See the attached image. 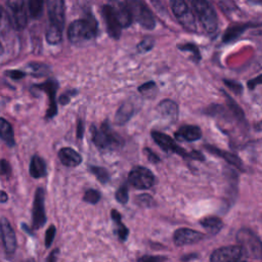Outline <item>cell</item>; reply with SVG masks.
Wrapping results in <instances>:
<instances>
[{
  "label": "cell",
  "mask_w": 262,
  "mask_h": 262,
  "mask_svg": "<svg viewBox=\"0 0 262 262\" xmlns=\"http://www.w3.org/2000/svg\"><path fill=\"white\" fill-rule=\"evenodd\" d=\"M128 181L137 189H148L155 184V175L149 169L136 166L130 171Z\"/></svg>",
  "instance_id": "8"
},
{
  "label": "cell",
  "mask_w": 262,
  "mask_h": 262,
  "mask_svg": "<svg viewBox=\"0 0 262 262\" xmlns=\"http://www.w3.org/2000/svg\"><path fill=\"white\" fill-rule=\"evenodd\" d=\"M102 15L104 17L105 24H106V28H107V32L108 34L115 38L118 39L121 35V30L122 28L120 27V25L118 24L116 17L114 16L108 4H105L102 8Z\"/></svg>",
  "instance_id": "18"
},
{
  "label": "cell",
  "mask_w": 262,
  "mask_h": 262,
  "mask_svg": "<svg viewBox=\"0 0 262 262\" xmlns=\"http://www.w3.org/2000/svg\"><path fill=\"white\" fill-rule=\"evenodd\" d=\"M151 137L154 138L155 142L165 151H169V152H175L178 154L179 156L183 157V158H187V159H192V160H204V157L201 152L196 151V150H192L190 152H187L186 150H184L182 147H180L179 145H177L174 140L168 136L165 133H162L160 131H152L151 132Z\"/></svg>",
  "instance_id": "5"
},
{
  "label": "cell",
  "mask_w": 262,
  "mask_h": 262,
  "mask_svg": "<svg viewBox=\"0 0 262 262\" xmlns=\"http://www.w3.org/2000/svg\"><path fill=\"white\" fill-rule=\"evenodd\" d=\"M154 47V40L149 37L144 38L138 45H137V50L139 52H147Z\"/></svg>",
  "instance_id": "35"
},
{
  "label": "cell",
  "mask_w": 262,
  "mask_h": 262,
  "mask_svg": "<svg viewBox=\"0 0 262 262\" xmlns=\"http://www.w3.org/2000/svg\"><path fill=\"white\" fill-rule=\"evenodd\" d=\"M224 84H225L228 88H230L233 92H235V93H237V94H239V93L242 92L243 87H242V85L238 84L237 82H232V81L224 80Z\"/></svg>",
  "instance_id": "39"
},
{
  "label": "cell",
  "mask_w": 262,
  "mask_h": 262,
  "mask_svg": "<svg viewBox=\"0 0 262 262\" xmlns=\"http://www.w3.org/2000/svg\"><path fill=\"white\" fill-rule=\"evenodd\" d=\"M236 242L243 256L255 260L262 259V242L252 229L241 228L236 233Z\"/></svg>",
  "instance_id": "1"
},
{
  "label": "cell",
  "mask_w": 262,
  "mask_h": 262,
  "mask_svg": "<svg viewBox=\"0 0 262 262\" xmlns=\"http://www.w3.org/2000/svg\"><path fill=\"white\" fill-rule=\"evenodd\" d=\"M77 136H78L79 138H82V136H83V123H82L81 121L78 123V131H77Z\"/></svg>",
  "instance_id": "46"
},
{
  "label": "cell",
  "mask_w": 262,
  "mask_h": 262,
  "mask_svg": "<svg viewBox=\"0 0 262 262\" xmlns=\"http://www.w3.org/2000/svg\"><path fill=\"white\" fill-rule=\"evenodd\" d=\"M84 201L87 202V203H90V204H96L98 203V201L100 200V193L98 190L96 189H88L85 191V194H84Z\"/></svg>",
  "instance_id": "32"
},
{
  "label": "cell",
  "mask_w": 262,
  "mask_h": 262,
  "mask_svg": "<svg viewBox=\"0 0 262 262\" xmlns=\"http://www.w3.org/2000/svg\"><path fill=\"white\" fill-rule=\"evenodd\" d=\"M204 30L208 34H214L218 29V17L214 7L208 0H190Z\"/></svg>",
  "instance_id": "3"
},
{
  "label": "cell",
  "mask_w": 262,
  "mask_h": 262,
  "mask_svg": "<svg viewBox=\"0 0 262 262\" xmlns=\"http://www.w3.org/2000/svg\"><path fill=\"white\" fill-rule=\"evenodd\" d=\"M10 172V166L9 163L5 160L0 161V173L1 174H9Z\"/></svg>",
  "instance_id": "41"
},
{
  "label": "cell",
  "mask_w": 262,
  "mask_h": 262,
  "mask_svg": "<svg viewBox=\"0 0 262 262\" xmlns=\"http://www.w3.org/2000/svg\"><path fill=\"white\" fill-rule=\"evenodd\" d=\"M7 14L11 25L21 30L27 25V12L24 0H8L7 1Z\"/></svg>",
  "instance_id": "9"
},
{
  "label": "cell",
  "mask_w": 262,
  "mask_h": 262,
  "mask_svg": "<svg viewBox=\"0 0 262 262\" xmlns=\"http://www.w3.org/2000/svg\"><path fill=\"white\" fill-rule=\"evenodd\" d=\"M243 257V252L239 246H228L222 247L215 250L210 260L212 262H235L241 260Z\"/></svg>",
  "instance_id": "10"
},
{
  "label": "cell",
  "mask_w": 262,
  "mask_h": 262,
  "mask_svg": "<svg viewBox=\"0 0 262 262\" xmlns=\"http://www.w3.org/2000/svg\"><path fill=\"white\" fill-rule=\"evenodd\" d=\"M29 8L32 16L38 17L43 8V0H29Z\"/></svg>",
  "instance_id": "31"
},
{
  "label": "cell",
  "mask_w": 262,
  "mask_h": 262,
  "mask_svg": "<svg viewBox=\"0 0 262 262\" xmlns=\"http://www.w3.org/2000/svg\"><path fill=\"white\" fill-rule=\"evenodd\" d=\"M90 171L96 176V178L101 182V183H106L110 180V174L108 172L102 168V167H96V166H91Z\"/></svg>",
  "instance_id": "30"
},
{
  "label": "cell",
  "mask_w": 262,
  "mask_h": 262,
  "mask_svg": "<svg viewBox=\"0 0 262 262\" xmlns=\"http://www.w3.org/2000/svg\"><path fill=\"white\" fill-rule=\"evenodd\" d=\"M205 148L210 151L211 154L219 157V158H222L223 160H225L228 164L232 165L233 167L239 169V170H244V165H243V162L242 160L234 154L232 152H229V151H225V150H222L216 146H213V145H208L206 144L205 145Z\"/></svg>",
  "instance_id": "16"
},
{
  "label": "cell",
  "mask_w": 262,
  "mask_h": 262,
  "mask_svg": "<svg viewBox=\"0 0 262 262\" xmlns=\"http://www.w3.org/2000/svg\"><path fill=\"white\" fill-rule=\"evenodd\" d=\"M0 233L2 237V242L4 245V248L7 253L12 254L14 253L16 249V237L13 228L11 227L9 221L2 217L0 219Z\"/></svg>",
  "instance_id": "15"
},
{
  "label": "cell",
  "mask_w": 262,
  "mask_h": 262,
  "mask_svg": "<svg viewBox=\"0 0 262 262\" xmlns=\"http://www.w3.org/2000/svg\"><path fill=\"white\" fill-rule=\"evenodd\" d=\"M178 48L180 50H183V51H191L194 55V57L196 58V60H199L201 58V55L199 53V50L198 48L193 45V44H184V45H180L178 46Z\"/></svg>",
  "instance_id": "37"
},
{
  "label": "cell",
  "mask_w": 262,
  "mask_h": 262,
  "mask_svg": "<svg viewBox=\"0 0 262 262\" xmlns=\"http://www.w3.org/2000/svg\"><path fill=\"white\" fill-rule=\"evenodd\" d=\"M157 111L160 115L168 120H174L178 116V105L171 99H164L162 100L158 106Z\"/></svg>",
  "instance_id": "21"
},
{
  "label": "cell",
  "mask_w": 262,
  "mask_h": 262,
  "mask_svg": "<svg viewBox=\"0 0 262 262\" xmlns=\"http://www.w3.org/2000/svg\"><path fill=\"white\" fill-rule=\"evenodd\" d=\"M8 200V195L5 191L0 190V203H5Z\"/></svg>",
  "instance_id": "47"
},
{
  "label": "cell",
  "mask_w": 262,
  "mask_h": 262,
  "mask_svg": "<svg viewBox=\"0 0 262 262\" xmlns=\"http://www.w3.org/2000/svg\"><path fill=\"white\" fill-rule=\"evenodd\" d=\"M166 260L165 257H151V256H144L138 259V261H143V262H154V261H164Z\"/></svg>",
  "instance_id": "45"
},
{
  "label": "cell",
  "mask_w": 262,
  "mask_h": 262,
  "mask_svg": "<svg viewBox=\"0 0 262 262\" xmlns=\"http://www.w3.org/2000/svg\"><path fill=\"white\" fill-rule=\"evenodd\" d=\"M138 91L145 97H154L157 93V85L154 81H148L138 87Z\"/></svg>",
  "instance_id": "28"
},
{
  "label": "cell",
  "mask_w": 262,
  "mask_h": 262,
  "mask_svg": "<svg viewBox=\"0 0 262 262\" xmlns=\"http://www.w3.org/2000/svg\"><path fill=\"white\" fill-rule=\"evenodd\" d=\"M152 202V199L148 194H141L137 198V203L141 206H150Z\"/></svg>",
  "instance_id": "40"
},
{
  "label": "cell",
  "mask_w": 262,
  "mask_h": 262,
  "mask_svg": "<svg viewBox=\"0 0 262 262\" xmlns=\"http://www.w3.org/2000/svg\"><path fill=\"white\" fill-rule=\"evenodd\" d=\"M61 37H62V30L57 28V27L49 25V27L47 29V32H46L47 42L49 44H52V45L57 44L61 41Z\"/></svg>",
  "instance_id": "27"
},
{
  "label": "cell",
  "mask_w": 262,
  "mask_h": 262,
  "mask_svg": "<svg viewBox=\"0 0 262 262\" xmlns=\"http://www.w3.org/2000/svg\"><path fill=\"white\" fill-rule=\"evenodd\" d=\"M144 152L147 155V158H148V160L150 161V162H152V163H157V162H159L160 161V159H159V157L154 152V151H151L149 148H144Z\"/></svg>",
  "instance_id": "44"
},
{
  "label": "cell",
  "mask_w": 262,
  "mask_h": 262,
  "mask_svg": "<svg viewBox=\"0 0 262 262\" xmlns=\"http://www.w3.org/2000/svg\"><path fill=\"white\" fill-rule=\"evenodd\" d=\"M92 130V140L94 144L101 148L106 149L119 144V138L112 132L107 123H103L99 128L94 126L91 127Z\"/></svg>",
  "instance_id": "7"
},
{
  "label": "cell",
  "mask_w": 262,
  "mask_h": 262,
  "mask_svg": "<svg viewBox=\"0 0 262 262\" xmlns=\"http://www.w3.org/2000/svg\"><path fill=\"white\" fill-rule=\"evenodd\" d=\"M30 173L34 178H40L46 175V164L39 156H34L30 164Z\"/></svg>",
  "instance_id": "23"
},
{
  "label": "cell",
  "mask_w": 262,
  "mask_h": 262,
  "mask_svg": "<svg viewBox=\"0 0 262 262\" xmlns=\"http://www.w3.org/2000/svg\"><path fill=\"white\" fill-rule=\"evenodd\" d=\"M50 26L63 29L64 26V0H47Z\"/></svg>",
  "instance_id": "11"
},
{
  "label": "cell",
  "mask_w": 262,
  "mask_h": 262,
  "mask_svg": "<svg viewBox=\"0 0 262 262\" xmlns=\"http://www.w3.org/2000/svg\"><path fill=\"white\" fill-rule=\"evenodd\" d=\"M255 129L257 131H262V120L260 122H258L256 125H255Z\"/></svg>",
  "instance_id": "48"
},
{
  "label": "cell",
  "mask_w": 262,
  "mask_h": 262,
  "mask_svg": "<svg viewBox=\"0 0 262 262\" xmlns=\"http://www.w3.org/2000/svg\"><path fill=\"white\" fill-rule=\"evenodd\" d=\"M246 29V27H243V26H239V27H233V28H230L226 34L224 35L223 37V41L225 42H228V41H231L232 39H235L244 30Z\"/></svg>",
  "instance_id": "33"
},
{
  "label": "cell",
  "mask_w": 262,
  "mask_h": 262,
  "mask_svg": "<svg viewBox=\"0 0 262 262\" xmlns=\"http://www.w3.org/2000/svg\"><path fill=\"white\" fill-rule=\"evenodd\" d=\"M170 7L183 28L190 32L196 31L194 15L184 0H170Z\"/></svg>",
  "instance_id": "6"
},
{
  "label": "cell",
  "mask_w": 262,
  "mask_h": 262,
  "mask_svg": "<svg viewBox=\"0 0 262 262\" xmlns=\"http://www.w3.org/2000/svg\"><path fill=\"white\" fill-rule=\"evenodd\" d=\"M204 233L190 228H179L173 234V242L176 246H186L199 243L204 238Z\"/></svg>",
  "instance_id": "14"
},
{
  "label": "cell",
  "mask_w": 262,
  "mask_h": 262,
  "mask_svg": "<svg viewBox=\"0 0 262 262\" xmlns=\"http://www.w3.org/2000/svg\"><path fill=\"white\" fill-rule=\"evenodd\" d=\"M55 235V227L53 225L49 226L48 229L46 230V234H45V246L49 247L54 238Z\"/></svg>",
  "instance_id": "38"
},
{
  "label": "cell",
  "mask_w": 262,
  "mask_h": 262,
  "mask_svg": "<svg viewBox=\"0 0 262 262\" xmlns=\"http://www.w3.org/2000/svg\"><path fill=\"white\" fill-rule=\"evenodd\" d=\"M133 114H134L133 104H131L130 102H125L119 107L115 117V121L118 125H124L131 119Z\"/></svg>",
  "instance_id": "22"
},
{
  "label": "cell",
  "mask_w": 262,
  "mask_h": 262,
  "mask_svg": "<svg viewBox=\"0 0 262 262\" xmlns=\"http://www.w3.org/2000/svg\"><path fill=\"white\" fill-rule=\"evenodd\" d=\"M261 84H262V75H260V76H258V77H256V78L250 80V81L248 82V87H249L250 89H254L257 85H261Z\"/></svg>",
  "instance_id": "42"
},
{
  "label": "cell",
  "mask_w": 262,
  "mask_h": 262,
  "mask_svg": "<svg viewBox=\"0 0 262 262\" xmlns=\"http://www.w3.org/2000/svg\"><path fill=\"white\" fill-rule=\"evenodd\" d=\"M36 87L42 89L43 91H45L49 98H50V105H49V110L47 112V117H53L56 113H57V108L55 106V92H56V89L58 87V83L55 81V80H48L46 81L44 84H41V85H37Z\"/></svg>",
  "instance_id": "19"
},
{
  "label": "cell",
  "mask_w": 262,
  "mask_h": 262,
  "mask_svg": "<svg viewBox=\"0 0 262 262\" xmlns=\"http://www.w3.org/2000/svg\"><path fill=\"white\" fill-rule=\"evenodd\" d=\"M111 216H112V219L114 220V222L116 224V232H117L119 238L121 241H126L129 231H128V228L122 223L120 213L118 211H116V210H112Z\"/></svg>",
  "instance_id": "25"
},
{
  "label": "cell",
  "mask_w": 262,
  "mask_h": 262,
  "mask_svg": "<svg viewBox=\"0 0 262 262\" xmlns=\"http://www.w3.org/2000/svg\"><path fill=\"white\" fill-rule=\"evenodd\" d=\"M124 3L128 7L133 20L138 23L146 30H152L156 26L155 17L149 8L140 0H125Z\"/></svg>",
  "instance_id": "4"
},
{
  "label": "cell",
  "mask_w": 262,
  "mask_h": 262,
  "mask_svg": "<svg viewBox=\"0 0 262 262\" xmlns=\"http://www.w3.org/2000/svg\"><path fill=\"white\" fill-rule=\"evenodd\" d=\"M200 223L206 228L208 229L209 231L213 232V233H216L218 232L222 226H223V223H222V220L218 217H215V216H211V217H206L204 219H202L200 221Z\"/></svg>",
  "instance_id": "26"
},
{
  "label": "cell",
  "mask_w": 262,
  "mask_h": 262,
  "mask_svg": "<svg viewBox=\"0 0 262 262\" xmlns=\"http://www.w3.org/2000/svg\"><path fill=\"white\" fill-rule=\"evenodd\" d=\"M224 95H225L226 98H227V102H228L229 108H230V111L232 112V114L234 115V117H235L238 121L245 122V116H244V112L242 111V108L236 104V102H235L234 100L231 99V97H230L228 94L224 93Z\"/></svg>",
  "instance_id": "29"
},
{
  "label": "cell",
  "mask_w": 262,
  "mask_h": 262,
  "mask_svg": "<svg viewBox=\"0 0 262 262\" xmlns=\"http://www.w3.org/2000/svg\"><path fill=\"white\" fill-rule=\"evenodd\" d=\"M0 137L9 145L13 146L14 141V133L13 129L8 121L3 118H0Z\"/></svg>",
  "instance_id": "24"
},
{
  "label": "cell",
  "mask_w": 262,
  "mask_h": 262,
  "mask_svg": "<svg viewBox=\"0 0 262 262\" xmlns=\"http://www.w3.org/2000/svg\"><path fill=\"white\" fill-rule=\"evenodd\" d=\"M128 187L126 184H123L119 187V189L116 192V200L121 204H126L128 202Z\"/></svg>",
  "instance_id": "34"
},
{
  "label": "cell",
  "mask_w": 262,
  "mask_h": 262,
  "mask_svg": "<svg viewBox=\"0 0 262 262\" xmlns=\"http://www.w3.org/2000/svg\"><path fill=\"white\" fill-rule=\"evenodd\" d=\"M202 137V131L198 126L185 125L178 129L175 138L180 141H196Z\"/></svg>",
  "instance_id": "17"
},
{
  "label": "cell",
  "mask_w": 262,
  "mask_h": 262,
  "mask_svg": "<svg viewBox=\"0 0 262 262\" xmlns=\"http://www.w3.org/2000/svg\"><path fill=\"white\" fill-rule=\"evenodd\" d=\"M2 52H3V47H2V44H1V42H0V55L2 54Z\"/></svg>",
  "instance_id": "49"
},
{
  "label": "cell",
  "mask_w": 262,
  "mask_h": 262,
  "mask_svg": "<svg viewBox=\"0 0 262 262\" xmlns=\"http://www.w3.org/2000/svg\"><path fill=\"white\" fill-rule=\"evenodd\" d=\"M107 4L122 29L127 28L132 24V15L124 2H121L119 0H110Z\"/></svg>",
  "instance_id": "12"
},
{
  "label": "cell",
  "mask_w": 262,
  "mask_h": 262,
  "mask_svg": "<svg viewBox=\"0 0 262 262\" xmlns=\"http://www.w3.org/2000/svg\"><path fill=\"white\" fill-rule=\"evenodd\" d=\"M58 158L60 162L67 167H76L81 164V156L71 147H63L58 151Z\"/></svg>",
  "instance_id": "20"
},
{
  "label": "cell",
  "mask_w": 262,
  "mask_h": 262,
  "mask_svg": "<svg viewBox=\"0 0 262 262\" xmlns=\"http://www.w3.org/2000/svg\"><path fill=\"white\" fill-rule=\"evenodd\" d=\"M97 34V23L94 17L88 16L73 21L68 29V37L73 43H80L93 39Z\"/></svg>",
  "instance_id": "2"
},
{
  "label": "cell",
  "mask_w": 262,
  "mask_h": 262,
  "mask_svg": "<svg viewBox=\"0 0 262 262\" xmlns=\"http://www.w3.org/2000/svg\"><path fill=\"white\" fill-rule=\"evenodd\" d=\"M46 221L45 209H44V190L39 187L36 190L34 206H33V226L35 229L40 228Z\"/></svg>",
  "instance_id": "13"
},
{
  "label": "cell",
  "mask_w": 262,
  "mask_h": 262,
  "mask_svg": "<svg viewBox=\"0 0 262 262\" xmlns=\"http://www.w3.org/2000/svg\"><path fill=\"white\" fill-rule=\"evenodd\" d=\"M29 69L32 74H39V75H45V73L48 71L47 67L40 63H32L29 66Z\"/></svg>",
  "instance_id": "36"
},
{
  "label": "cell",
  "mask_w": 262,
  "mask_h": 262,
  "mask_svg": "<svg viewBox=\"0 0 262 262\" xmlns=\"http://www.w3.org/2000/svg\"><path fill=\"white\" fill-rule=\"evenodd\" d=\"M25 73L20 72V71H8L7 72V76H9L10 78L14 79V80H18V79H21L25 77Z\"/></svg>",
  "instance_id": "43"
}]
</instances>
